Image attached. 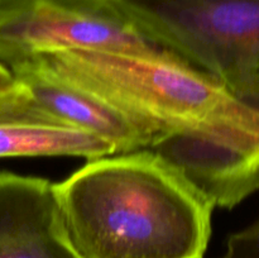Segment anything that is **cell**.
Returning <instances> with one entry per match:
<instances>
[{"label":"cell","instance_id":"6da1fadb","mask_svg":"<svg viewBox=\"0 0 259 258\" xmlns=\"http://www.w3.org/2000/svg\"><path fill=\"white\" fill-rule=\"evenodd\" d=\"M53 191L77 258H204L215 205L153 149L88 159Z\"/></svg>","mask_w":259,"mask_h":258},{"label":"cell","instance_id":"7a4b0ae2","mask_svg":"<svg viewBox=\"0 0 259 258\" xmlns=\"http://www.w3.org/2000/svg\"><path fill=\"white\" fill-rule=\"evenodd\" d=\"M142 34L259 111V0H123Z\"/></svg>","mask_w":259,"mask_h":258},{"label":"cell","instance_id":"3957f363","mask_svg":"<svg viewBox=\"0 0 259 258\" xmlns=\"http://www.w3.org/2000/svg\"><path fill=\"white\" fill-rule=\"evenodd\" d=\"M149 51L115 0H0V62L8 68L56 50Z\"/></svg>","mask_w":259,"mask_h":258},{"label":"cell","instance_id":"277c9868","mask_svg":"<svg viewBox=\"0 0 259 258\" xmlns=\"http://www.w3.org/2000/svg\"><path fill=\"white\" fill-rule=\"evenodd\" d=\"M0 258H77L50 180L0 171Z\"/></svg>","mask_w":259,"mask_h":258},{"label":"cell","instance_id":"5b68a950","mask_svg":"<svg viewBox=\"0 0 259 258\" xmlns=\"http://www.w3.org/2000/svg\"><path fill=\"white\" fill-rule=\"evenodd\" d=\"M105 139L48 110L15 80L0 93V158L76 156L86 159L115 154Z\"/></svg>","mask_w":259,"mask_h":258},{"label":"cell","instance_id":"8992f818","mask_svg":"<svg viewBox=\"0 0 259 258\" xmlns=\"http://www.w3.org/2000/svg\"><path fill=\"white\" fill-rule=\"evenodd\" d=\"M50 111L113 144L116 153L151 148L154 136L121 109L34 61L9 68Z\"/></svg>","mask_w":259,"mask_h":258},{"label":"cell","instance_id":"52a82bcc","mask_svg":"<svg viewBox=\"0 0 259 258\" xmlns=\"http://www.w3.org/2000/svg\"><path fill=\"white\" fill-rule=\"evenodd\" d=\"M220 258H259V219L230 235L227 250Z\"/></svg>","mask_w":259,"mask_h":258},{"label":"cell","instance_id":"ba28073f","mask_svg":"<svg viewBox=\"0 0 259 258\" xmlns=\"http://www.w3.org/2000/svg\"><path fill=\"white\" fill-rule=\"evenodd\" d=\"M15 78L7 66L0 62V93L14 85Z\"/></svg>","mask_w":259,"mask_h":258}]
</instances>
